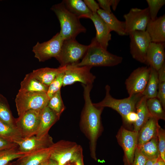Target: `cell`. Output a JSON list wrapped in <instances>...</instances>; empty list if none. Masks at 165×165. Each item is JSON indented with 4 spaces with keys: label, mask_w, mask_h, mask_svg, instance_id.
Instances as JSON below:
<instances>
[{
    "label": "cell",
    "mask_w": 165,
    "mask_h": 165,
    "mask_svg": "<svg viewBox=\"0 0 165 165\" xmlns=\"http://www.w3.org/2000/svg\"><path fill=\"white\" fill-rule=\"evenodd\" d=\"M15 143L19 150L25 154L48 148L53 144L52 138L48 134L42 138L34 135L22 138Z\"/></svg>",
    "instance_id": "14"
},
{
    "label": "cell",
    "mask_w": 165,
    "mask_h": 165,
    "mask_svg": "<svg viewBox=\"0 0 165 165\" xmlns=\"http://www.w3.org/2000/svg\"><path fill=\"white\" fill-rule=\"evenodd\" d=\"M94 24L96 33V41L103 48L107 50L111 39V31L106 23L97 13H93L90 18Z\"/></svg>",
    "instance_id": "17"
},
{
    "label": "cell",
    "mask_w": 165,
    "mask_h": 165,
    "mask_svg": "<svg viewBox=\"0 0 165 165\" xmlns=\"http://www.w3.org/2000/svg\"><path fill=\"white\" fill-rule=\"evenodd\" d=\"M64 40L58 32L47 41L42 43L38 42L33 48L35 57L40 62L52 57L56 58L60 52Z\"/></svg>",
    "instance_id": "11"
},
{
    "label": "cell",
    "mask_w": 165,
    "mask_h": 165,
    "mask_svg": "<svg viewBox=\"0 0 165 165\" xmlns=\"http://www.w3.org/2000/svg\"><path fill=\"white\" fill-rule=\"evenodd\" d=\"M76 165H82L80 158L79 157L76 161Z\"/></svg>",
    "instance_id": "47"
},
{
    "label": "cell",
    "mask_w": 165,
    "mask_h": 165,
    "mask_svg": "<svg viewBox=\"0 0 165 165\" xmlns=\"http://www.w3.org/2000/svg\"><path fill=\"white\" fill-rule=\"evenodd\" d=\"M97 1L101 9L107 12H112L110 0H97Z\"/></svg>",
    "instance_id": "42"
},
{
    "label": "cell",
    "mask_w": 165,
    "mask_h": 165,
    "mask_svg": "<svg viewBox=\"0 0 165 165\" xmlns=\"http://www.w3.org/2000/svg\"><path fill=\"white\" fill-rule=\"evenodd\" d=\"M152 165H165V161L160 156L156 159Z\"/></svg>",
    "instance_id": "43"
},
{
    "label": "cell",
    "mask_w": 165,
    "mask_h": 165,
    "mask_svg": "<svg viewBox=\"0 0 165 165\" xmlns=\"http://www.w3.org/2000/svg\"><path fill=\"white\" fill-rule=\"evenodd\" d=\"M147 105L151 117L158 120H165L164 110L161 102L157 97L147 99Z\"/></svg>",
    "instance_id": "30"
},
{
    "label": "cell",
    "mask_w": 165,
    "mask_h": 165,
    "mask_svg": "<svg viewBox=\"0 0 165 165\" xmlns=\"http://www.w3.org/2000/svg\"><path fill=\"white\" fill-rule=\"evenodd\" d=\"M123 17L127 35L135 31H145L146 26L151 20L148 7L143 9L132 8Z\"/></svg>",
    "instance_id": "10"
},
{
    "label": "cell",
    "mask_w": 165,
    "mask_h": 165,
    "mask_svg": "<svg viewBox=\"0 0 165 165\" xmlns=\"http://www.w3.org/2000/svg\"><path fill=\"white\" fill-rule=\"evenodd\" d=\"M88 45L82 44L75 39L64 40L60 52L56 58L63 67L77 64L84 56Z\"/></svg>",
    "instance_id": "6"
},
{
    "label": "cell",
    "mask_w": 165,
    "mask_h": 165,
    "mask_svg": "<svg viewBox=\"0 0 165 165\" xmlns=\"http://www.w3.org/2000/svg\"><path fill=\"white\" fill-rule=\"evenodd\" d=\"M49 160L43 163H42L40 165H48V160Z\"/></svg>",
    "instance_id": "48"
},
{
    "label": "cell",
    "mask_w": 165,
    "mask_h": 165,
    "mask_svg": "<svg viewBox=\"0 0 165 165\" xmlns=\"http://www.w3.org/2000/svg\"><path fill=\"white\" fill-rule=\"evenodd\" d=\"M156 159L148 160L145 165H152L153 163L156 161Z\"/></svg>",
    "instance_id": "46"
},
{
    "label": "cell",
    "mask_w": 165,
    "mask_h": 165,
    "mask_svg": "<svg viewBox=\"0 0 165 165\" xmlns=\"http://www.w3.org/2000/svg\"><path fill=\"white\" fill-rule=\"evenodd\" d=\"M158 83V72L150 67L149 78L146 87L142 94V95L147 99L156 97Z\"/></svg>",
    "instance_id": "27"
},
{
    "label": "cell",
    "mask_w": 165,
    "mask_h": 165,
    "mask_svg": "<svg viewBox=\"0 0 165 165\" xmlns=\"http://www.w3.org/2000/svg\"><path fill=\"white\" fill-rule=\"evenodd\" d=\"M92 67L77 66L75 65L65 66L63 78V86L80 82L84 85H92L96 77L90 72Z\"/></svg>",
    "instance_id": "9"
},
{
    "label": "cell",
    "mask_w": 165,
    "mask_h": 165,
    "mask_svg": "<svg viewBox=\"0 0 165 165\" xmlns=\"http://www.w3.org/2000/svg\"><path fill=\"white\" fill-rule=\"evenodd\" d=\"M84 56L77 66H89L112 67L118 65L123 61V57L112 54L98 43L93 38Z\"/></svg>",
    "instance_id": "2"
},
{
    "label": "cell",
    "mask_w": 165,
    "mask_h": 165,
    "mask_svg": "<svg viewBox=\"0 0 165 165\" xmlns=\"http://www.w3.org/2000/svg\"><path fill=\"white\" fill-rule=\"evenodd\" d=\"M149 13L151 20H154L157 17L160 9L165 4V0H147Z\"/></svg>",
    "instance_id": "36"
},
{
    "label": "cell",
    "mask_w": 165,
    "mask_h": 165,
    "mask_svg": "<svg viewBox=\"0 0 165 165\" xmlns=\"http://www.w3.org/2000/svg\"><path fill=\"white\" fill-rule=\"evenodd\" d=\"M64 72L58 75L48 86L46 94L49 99L61 90V87L63 86Z\"/></svg>",
    "instance_id": "35"
},
{
    "label": "cell",
    "mask_w": 165,
    "mask_h": 165,
    "mask_svg": "<svg viewBox=\"0 0 165 165\" xmlns=\"http://www.w3.org/2000/svg\"><path fill=\"white\" fill-rule=\"evenodd\" d=\"M17 145L14 142L0 137V152Z\"/></svg>",
    "instance_id": "39"
},
{
    "label": "cell",
    "mask_w": 165,
    "mask_h": 165,
    "mask_svg": "<svg viewBox=\"0 0 165 165\" xmlns=\"http://www.w3.org/2000/svg\"><path fill=\"white\" fill-rule=\"evenodd\" d=\"M158 76V86L157 97L165 109V63L157 71Z\"/></svg>",
    "instance_id": "34"
},
{
    "label": "cell",
    "mask_w": 165,
    "mask_h": 165,
    "mask_svg": "<svg viewBox=\"0 0 165 165\" xmlns=\"http://www.w3.org/2000/svg\"><path fill=\"white\" fill-rule=\"evenodd\" d=\"M165 43L151 42L147 51L146 64L158 71L165 62Z\"/></svg>",
    "instance_id": "15"
},
{
    "label": "cell",
    "mask_w": 165,
    "mask_h": 165,
    "mask_svg": "<svg viewBox=\"0 0 165 165\" xmlns=\"http://www.w3.org/2000/svg\"><path fill=\"white\" fill-rule=\"evenodd\" d=\"M51 9L59 20L61 27L59 33L64 40L75 39L80 33L86 32V29L79 19L70 12L62 2L53 6Z\"/></svg>",
    "instance_id": "3"
},
{
    "label": "cell",
    "mask_w": 165,
    "mask_h": 165,
    "mask_svg": "<svg viewBox=\"0 0 165 165\" xmlns=\"http://www.w3.org/2000/svg\"><path fill=\"white\" fill-rule=\"evenodd\" d=\"M48 86L35 78L30 73L26 74L20 83L19 91L46 93Z\"/></svg>",
    "instance_id": "26"
},
{
    "label": "cell",
    "mask_w": 165,
    "mask_h": 165,
    "mask_svg": "<svg viewBox=\"0 0 165 165\" xmlns=\"http://www.w3.org/2000/svg\"><path fill=\"white\" fill-rule=\"evenodd\" d=\"M88 9L93 13H97L100 9L98 3L94 0H84L83 1Z\"/></svg>",
    "instance_id": "41"
},
{
    "label": "cell",
    "mask_w": 165,
    "mask_h": 165,
    "mask_svg": "<svg viewBox=\"0 0 165 165\" xmlns=\"http://www.w3.org/2000/svg\"><path fill=\"white\" fill-rule=\"evenodd\" d=\"M158 146L160 156L165 161V131L161 127L159 130L158 134Z\"/></svg>",
    "instance_id": "37"
},
{
    "label": "cell",
    "mask_w": 165,
    "mask_h": 165,
    "mask_svg": "<svg viewBox=\"0 0 165 165\" xmlns=\"http://www.w3.org/2000/svg\"><path fill=\"white\" fill-rule=\"evenodd\" d=\"M65 67L41 68L33 70L30 73L35 78L48 86L58 75L64 72Z\"/></svg>",
    "instance_id": "22"
},
{
    "label": "cell",
    "mask_w": 165,
    "mask_h": 165,
    "mask_svg": "<svg viewBox=\"0 0 165 165\" xmlns=\"http://www.w3.org/2000/svg\"><path fill=\"white\" fill-rule=\"evenodd\" d=\"M111 6L114 11H115L117 8V6L120 2L119 0H110Z\"/></svg>",
    "instance_id": "44"
},
{
    "label": "cell",
    "mask_w": 165,
    "mask_h": 165,
    "mask_svg": "<svg viewBox=\"0 0 165 165\" xmlns=\"http://www.w3.org/2000/svg\"><path fill=\"white\" fill-rule=\"evenodd\" d=\"M147 99L142 96L136 106L138 119L134 124V131L138 132L142 126L151 117L147 105Z\"/></svg>",
    "instance_id": "25"
},
{
    "label": "cell",
    "mask_w": 165,
    "mask_h": 165,
    "mask_svg": "<svg viewBox=\"0 0 165 165\" xmlns=\"http://www.w3.org/2000/svg\"><path fill=\"white\" fill-rule=\"evenodd\" d=\"M0 137L15 142L23 138L16 128L0 120Z\"/></svg>",
    "instance_id": "31"
},
{
    "label": "cell",
    "mask_w": 165,
    "mask_h": 165,
    "mask_svg": "<svg viewBox=\"0 0 165 165\" xmlns=\"http://www.w3.org/2000/svg\"><path fill=\"white\" fill-rule=\"evenodd\" d=\"M105 89L106 94L104 99L93 105L97 107L111 108L119 113L122 119L131 112H136L137 103L143 96L141 94H139L123 99H116L110 94V87L108 85L106 86Z\"/></svg>",
    "instance_id": "4"
},
{
    "label": "cell",
    "mask_w": 165,
    "mask_h": 165,
    "mask_svg": "<svg viewBox=\"0 0 165 165\" xmlns=\"http://www.w3.org/2000/svg\"><path fill=\"white\" fill-rule=\"evenodd\" d=\"M6 165H14L13 163H9L8 164H6Z\"/></svg>",
    "instance_id": "49"
},
{
    "label": "cell",
    "mask_w": 165,
    "mask_h": 165,
    "mask_svg": "<svg viewBox=\"0 0 165 165\" xmlns=\"http://www.w3.org/2000/svg\"><path fill=\"white\" fill-rule=\"evenodd\" d=\"M138 133L128 130L123 127H120L117 133L116 137L118 142L124 152V165H132L133 163Z\"/></svg>",
    "instance_id": "12"
},
{
    "label": "cell",
    "mask_w": 165,
    "mask_h": 165,
    "mask_svg": "<svg viewBox=\"0 0 165 165\" xmlns=\"http://www.w3.org/2000/svg\"><path fill=\"white\" fill-rule=\"evenodd\" d=\"M28 154L20 151L16 146L0 152V165H6L14 159H19Z\"/></svg>",
    "instance_id": "32"
},
{
    "label": "cell",
    "mask_w": 165,
    "mask_h": 165,
    "mask_svg": "<svg viewBox=\"0 0 165 165\" xmlns=\"http://www.w3.org/2000/svg\"><path fill=\"white\" fill-rule=\"evenodd\" d=\"M78 148H63L60 144H53L50 159L56 161L58 165H64L70 161H76L79 157Z\"/></svg>",
    "instance_id": "16"
},
{
    "label": "cell",
    "mask_w": 165,
    "mask_h": 165,
    "mask_svg": "<svg viewBox=\"0 0 165 165\" xmlns=\"http://www.w3.org/2000/svg\"><path fill=\"white\" fill-rule=\"evenodd\" d=\"M130 39V53L133 58L138 61L146 64V53L151 42L145 31H135L129 35Z\"/></svg>",
    "instance_id": "8"
},
{
    "label": "cell",
    "mask_w": 165,
    "mask_h": 165,
    "mask_svg": "<svg viewBox=\"0 0 165 165\" xmlns=\"http://www.w3.org/2000/svg\"><path fill=\"white\" fill-rule=\"evenodd\" d=\"M41 110H30L15 119L16 128L23 138L36 134L39 125Z\"/></svg>",
    "instance_id": "7"
},
{
    "label": "cell",
    "mask_w": 165,
    "mask_h": 165,
    "mask_svg": "<svg viewBox=\"0 0 165 165\" xmlns=\"http://www.w3.org/2000/svg\"><path fill=\"white\" fill-rule=\"evenodd\" d=\"M82 85L85 105L81 123L90 140L91 154L95 157L96 142L100 129L101 116L104 108L96 107L92 103L90 93L92 85Z\"/></svg>",
    "instance_id": "1"
},
{
    "label": "cell",
    "mask_w": 165,
    "mask_h": 165,
    "mask_svg": "<svg viewBox=\"0 0 165 165\" xmlns=\"http://www.w3.org/2000/svg\"><path fill=\"white\" fill-rule=\"evenodd\" d=\"M152 42H165V15L151 20L148 24L146 30Z\"/></svg>",
    "instance_id": "18"
},
{
    "label": "cell",
    "mask_w": 165,
    "mask_h": 165,
    "mask_svg": "<svg viewBox=\"0 0 165 165\" xmlns=\"http://www.w3.org/2000/svg\"><path fill=\"white\" fill-rule=\"evenodd\" d=\"M59 119L50 108L46 107L41 110L39 125L35 136L42 138L48 134L50 129Z\"/></svg>",
    "instance_id": "21"
},
{
    "label": "cell",
    "mask_w": 165,
    "mask_h": 165,
    "mask_svg": "<svg viewBox=\"0 0 165 165\" xmlns=\"http://www.w3.org/2000/svg\"><path fill=\"white\" fill-rule=\"evenodd\" d=\"M48 165H58L57 163L55 161L49 159L48 160Z\"/></svg>",
    "instance_id": "45"
},
{
    "label": "cell",
    "mask_w": 165,
    "mask_h": 165,
    "mask_svg": "<svg viewBox=\"0 0 165 165\" xmlns=\"http://www.w3.org/2000/svg\"><path fill=\"white\" fill-rule=\"evenodd\" d=\"M138 119L136 112H131L122 118L123 122L127 124H134Z\"/></svg>",
    "instance_id": "40"
},
{
    "label": "cell",
    "mask_w": 165,
    "mask_h": 165,
    "mask_svg": "<svg viewBox=\"0 0 165 165\" xmlns=\"http://www.w3.org/2000/svg\"><path fill=\"white\" fill-rule=\"evenodd\" d=\"M47 106L50 108L59 118L65 108L61 90L54 94L49 99Z\"/></svg>",
    "instance_id": "33"
},
{
    "label": "cell",
    "mask_w": 165,
    "mask_h": 165,
    "mask_svg": "<svg viewBox=\"0 0 165 165\" xmlns=\"http://www.w3.org/2000/svg\"><path fill=\"white\" fill-rule=\"evenodd\" d=\"M160 127L158 120L150 117L138 132L137 146L142 145L157 137Z\"/></svg>",
    "instance_id": "20"
},
{
    "label": "cell",
    "mask_w": 165,
    "mask_h": 165,
    "mask_svg": "<svg viewBox=\"0 0 165 165\" xmlns=\"http://www.w3.org/2000/svg\"><path fill=\"white\" fill-rule=\"evenodd\" d=\"M49 100L46 93L19 91L15 99L18 116L30 110L42 109L47 106Z\"/></svg>",
    "instance_id": "5"
},
{
    "label": "cell",
    "mask_w": 165,
    "mask_h": 165,
    "mask_svg": "<svg viewBox=\"0 0 165 165\" xmlns=\"http://www.w3.org/2000/svg\"><path fill=\"white\" fill-rule=\"evenodd\" d=\"M97 13L104 20L111 31H113L120 36L127 35L124 21H121L112 12L105 11L101 9Z\"/></svg>",
    "instance_id": "23"
},
{
    "label": "cell",
    "mask_w": 165,
    "mask_h": 165,
    "mask_svg": "<svg viewBox=\"0 0 165 165\" xmlns=\"http://www.w3.org/2000/svg\"><path fill=\"white\" fill-rule=\"evenodd\" d=\"M150 67H139L134 70L126 79L125 84L129 96L144 91L149 78Z\"/></svg>",
    "instance_id": "13"
},
{
    "label": "cell",
    "mask_w": 165,
    "mask_h": 165,
    "mask_svg": "<svg viewBox=\"0 0 165 165\" xmlns=\"http://www.w3.org/2000/svg\"><path fill=\"white\" fill-rule=\"evenodd\" d=\"M62 2L66 8L79 19H90L93 13L88 9L83 1L64 0Z\"/></svg>",
    "instance_id": "24"
},
{
    "label": "cell",
    "mask_w": 165,
    "mask_h": 165,
    "mask_svg": "<svg viewBox=\"0 0 165 165\" xmlns=\"http://www.w3.org/2000/svg\"><path fill=\"white\" fill-rule=\"evenodd\" d=\"M0 120L11 127L16 129L15 118H14L12 114L7 101L4 96L1 94Z\"/></svg>",
    "instance_id": "29"
},
{
    "label": "cell",
    "mask_w": 165,
    "mask_h": 165,
    "mask_svg": "<svg viewBox=\"0 0 165 165\" xmlns=\"http://www.w3.org/2000/svg\"><path fill=\"white\" fill-rule=\"evenodd\" d=\"M52 145L48 148L28 154L18 159L13 162L14 165H41L50 159Z\"/></svg>",
    "instance_id": "19"
},
{
    "label": "cell",
    "mask_w": 165,
    "mask_h": 165,
    "mask_svg": "<svg viewBox=\"0 0 165 165\" xmlns=\"http://www.w3.org/2000/svg\"><path fill=\"white\" fill-rule=\"evenodd\" d=\"M148 160L141 153L137 146L135 151L134 161L132 165H145Z\"/></svg>",
    "instance_id": "38"
},
{
    "label": "cell",
    "mask_w": 165,
    "mask_h": 165,
    "mask_svg": "<svg viewBox=\"0 0 165 165\" xmlns=\"http://www.w3.org/2000/svg\"><path fill=\"white\" fill-rule=\"evenodd\" d=\"M137 146L141 153L148 160L156 159L160 156L158 137L153 138L142 145Z\"/></svg>",
    "instance_id": "28"
}]
</instances>
